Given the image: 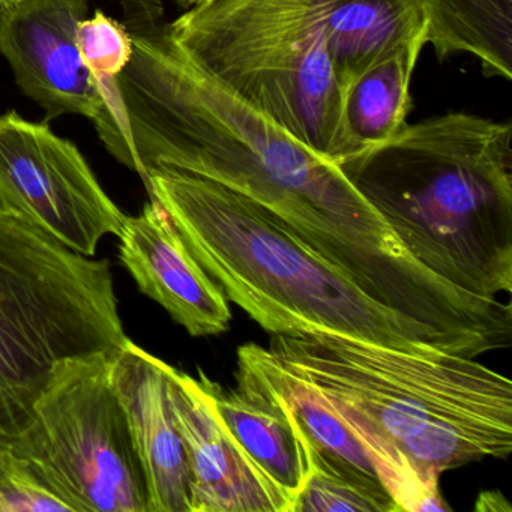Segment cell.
<instances>
[{"instance_id": "cell-1", "label": "cell", "mask_w": 512, "mask_h": 512, "mask_svg": "<svg viewBox=\"0 0 512 512\" xmlns=\"http://www.w3.org/2000/svg\"><path fill=\"white\" fill-rule=\"evenodd\" d=\"M133 55L118 79L133 167L224 185L259 203L371 298L397 289L415 259L334 161L293 139L191 64L160 0H125Z\"/></svg>"}, {"instance_id": "cell-2", "label": "cell", "mask_w": 512, "mask_h": 512, "mask_svg": "<svg viewBox=\"0 0 512 512\" xmlns=\"http://www.w3.org/2000/svg\"><path fill=\"white\" fill-rule=\"evenodd\" d=\"M266 350L356 434L398 512L451 511L443 472L511 455L512 382L476 358L328 331L274 335Z\"/></svg>"}, {"instance_id": "cell-3", "label": "cell", "mask_w": 512, "mask_h": 512, "mask_svg": "<svg viewBox=\"0 0 512 512\" xmlns=\"http://www.w3.org/2000/svg\"><path fill=\"white\" fill-rule=\"evenodd\" d=\"M182 55L326 160L364 151L347 131V86L425 35L410 0H209L173 23Z\"/></svg>"}, {"instance_id": "cell-4", "label": "cell", "mask_w": 512, "mask_h": 512, "mask_svg": "<svg viewBox=\"0 0 512 512\" xmlns=\"http://www.w3.org/2000/svg\"><path fill=\"white\" fill-rule=\"evenodd\" d=\"M511 143L509 122L446 113L338 166L421 265L500 301L512 292Z\"/></svg>"}, {"instance_id": "cell-5", "label": "cell", "mask_w": 512, "mask_h": 512, "mask_svg": "<svg viewBox=\"0 0 512 512\" xmlns=\"http://www.w3.org/2000/svg\"><path fill=\"white\" fill-rule=\"evenodd\" d=\"M206 274L272 335L328 331L418 353H452L428 326L380 304L254 200L167 167L146 173Z\"/></svg>"}, {"instance_id": "cell-6", "label": "cell", "mask_w": 512, "mask_h": 512, "mask_svg": "<svg viewBox=\"0 0 512 512\" xmlns=\"http://www.w3.org/2000/svg\"><path fill=\"white\" fill-rule=\"evenodd\" d=\"M128 340L110 263L0 205V437L31 421L62 364Z\"/></svg>"}, {"instance_id": "cell-7", "label": "cell", "mask_w": 512, "mask_h": 512, "mask_svg": "<svg viewBox=\"0 0 512 512\" xmlns=\"http://www.w3.org/2000/svg\"><path fill=\"white\" fill-rule=\"evenodd\" d=\"M115 353L62 364L31 421L0 437V448L71 512H148L142 464L113 388Z\"/></svg>"}, {"instance_id": "cell-8", "label": "cell", "mask_w": 512, "mask_h": 512, "mask_svg": "<svg viewBox=\"0 0 512 512\" xmlns=\"http://www.w3.org/2000/svg\"><path fill=\"white\" fill-rule=\"evenodd\" d=\"M0 205L89 257L127 218L73 142L16 112L0 115Z\"/></svg>"}, {"instance_id": "cell-9", "label": "cell", "mask_w": 512, "mask_h": 512, "mask_svg": "<svg viewBox=\"0 0 512 512\" xmlns=\"http://www.w3.org/2000/svg\"><path fill=\"white\" fill-rule=\"evenodd\" d=\"M164 371L187 457L191 512H293L218 415L209 377L200 370L194 379L167 362Z\"/></svg>"}, {"instance_id": "cell-10", "label": "cell", "mask_w": 512, "mask_h": 512, "mask_svg": "<svg viewBox=\"0 0 512 512\" xmlns=\"http://www.w3.org/2000/svg\"><path fill=\"white\" fill-rule=\"evenodd\" d=\"M89 0H19L0 8V53L17 86L47 118L79 115L94 121L100 95L77 44Z\"/></svg>"}, {"instance_id": "cell-11", "label": "cell", "mask_w": 512, "mask_h": 512, "mask_svg": "<svg viewBox=\"0 0 512 512\" xmlns=\"http://www.w3.org/2000/svg\"><path fill=\"white\" fill-rule=\"evenodd\" d=\"M119 256L140 292L160 304L191 337L223 334L232 320L229 301L206 274L160 203L125 218Z\"/></svg>"}, {"instance_id": "cell-12", "label": "cell", "mask_w": 512, "mask_h": 512, "mask_svg": "<svg viewBox=\"0 0 512 512\" xmlns=\"http://www.w3.org/2000/svg\"><path fill=\"white\" fill-rule=\"evenodd\" d=\"M112 383L148 487V512H191L184 443L167 392L164 361L128 340L113 356Z\"/></svg>"}, {"instance_id": "cell-13", "label": "cell", "mask_w": 512, "mask_h": 512, "mask_svg": "<svg viewBox=\"0 0 512 512\" xmlns=\"http://www.w3.org/2000/svg\"><path fill=\"white\" fill-rule=\"evenodd\" d=\"M238 367L235 389L224 391L209 379L218 415L295 512L313 473V445L283 395L259 374Z\"/></svg>"}, {"instance_id": "cell-14", "label": "cell", "mask_w": 512, "mask_h": 512, "mask_svg": "<svg viewBox=\"0 0 512 512\" xmlns=\"http://www.w3.org/2000/svg\"><path fill=\"white\" fill-rule=\"evenodd\" d=\"M439 61L469 53L487 77L512 79V0H410Z\"/></svg>"}, {"instance_id": "cell-15", "label": "cell", "mask_w": 512, "mask_h": 512, "mask_svg": "<svg viewBox=\"0 0 512 512\" xmlns=\"http://www.w3.org/2000/svg\"><path fill=\"white\" fill-rule=\"evenodd\" d=\"M427 35L395 50L359 74L344 92L343 115L350 136L362 146L382 145L406 127L409 86Z\"/></svg>"}, {"instance_id": "cell-16", "label": "cell", "mask_w": 512, "mask_h": 512, "mask_svg": "<svg viewBox=\"0 0 512 512\" xmlns=\"http://www.w3.org/2000/svg\"><path fill=\"white\" fill-rule=\"evenodd\" d=\"M295 512H398L383 484L335 463L313 448V473Z\"/></svg>"}, {"instance_id": "cell-17", "label": "cell", "mask_w": 512, "mask_h": 512, "mask_svg": "<svg viewBox=\"0 0 512 512\" xmlns=\"http://www.w3.org/2000/svg\"><path fill=\"white\" fill-rule=\"evenodd\" d=\"M77 44L83 62L91 71L101 106L119 101L118 79L133 55V41L124 23L97 11L77 29Z\"/></svg>"}, {"instance_id": "cell-18", "label": "cell", "mask_w": 512, "mask_h": 512, "mask_svg": "<svg viewBox=\"0 0 512 512\" xmlns=\"http://www.w3.org/2000/svg\"><path fill=\"white\" fill-rule=\"evenodd\" d=\"M71 512L22 463L0 448V512Z\"/></svg>"}, {"instance_id": "cell-19", "label": "cell", "mask_w": 512, "mask_h": 512, "mask_svg": "<svg viewBox=\"0 0 512 512\" xmlns=\"http://www.w3.org/2000/svg\"><path fill=\"white\" fill-rule=\"evenodd\" d=\"M475 509L476 511L509 512L512 506L500 491H484V493L479 494Z\"/></svg>"}, {"instance_id": "cell-20", "label": "cell", "mask_w": 512, "mask_h": 512, "mask_svg": "<svg viewBox=\"0 0 512 512\" xmlns=\"http://www.w3.org/2000/svg\"><path fill=\"white\" fill-rule=\"evenodd\" d=\"M184 4L190 5V7H194V5H202L205 2H209V0H182Z\"/></svg>"}, {"instance_id": "cell-21", "label": "cell", "mask_w": 512, "mask_h": 512, "mask_svg": "<svg viewBox=\"0 0 512 512\" xmlns=\"http://www.w3.org/2000/svg\"><path fill=\"white\" fill-rule=\"evenodd\" d=\"M19 0H0V8L10 7V5L16 4Z\"/></svg>"}]
</instances>
